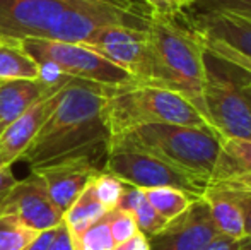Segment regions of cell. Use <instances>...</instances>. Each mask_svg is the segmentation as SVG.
<instances>
[{"label": "cell", "mask_w": 251, "mask_h": 250, "mask_svg": "<svg viewBox=\"0 0 251 250\" xmlns=\"http://www.w3.org/2000/svg\"><path fill=\"white\" fill-rule=\"evenodd\" d=\"M109 130L104 120V86L72 81L60 91L55 110L21 160L40 168L69 160H106Z\"/></svg>", "instance_id": "cell-1"}, {"label": "cell", "mask_w": 251, "mask_h": 250, "mask_svg": "<svg viewBox=\"0 0 251 250\" xmlns=\"http://www.w3.org/2000/svg\"><path fill=\"white\" fill-rule=\"evenodd\" d=\"M147 33L159 84L185 96L210 125L205 107V50L183 12L175 16L152 14L147 21Z\"/></svg>", "instance_id": "cell-2"}, {"label": "cell", "mask_w": 251, "mask_h": 250, "mask_svg": "<svg viewBox=\"0 0 251 250\" xmlns=\"http://www.w3.org/2000/svg\"><path fill=\"white\" fill-rule=\"evenodd\" d=\"M104 120L109 137L155 124L210 129L200 111L178 91L142 83L104 87Z\"/></svg>", "instance_id": "cell-3"}, {"label": "cell", "mask_w": 251, "mask_h": 250, "mask_svg": "<svg viewBox=\"0 0 251 250\" xmlns=\"http://www.w3.org/2000/svg\"><path fill=\"white\" fill-rule=\"evenodd\" d=\"M109 139L154 154L203 185L210 180L222 140L210 129L173 124L144 125Z\"/></svg>", "instance_id": "cell-4"}, {"label": "cell", "mask_w": 251, "mask_h": 250, "mask_svg": "<svg viewBox=\"0 0 251 250\" xmlns=\"http://www.w3.org/2000/svg\"><path fill=\"white\" fill-rule=\"evenodd\" d=\"M205 107L214 132L221 139H251V108L243 94L248 74L205 52Z\"/></svg>", "instance_id": "cell-5"}, {"label": "cell", "mask_w": 251, "mask_h": 250, "mask_svg": "<svg viewBox=\"0 0 251 250\" xmlns=\"http://www.w3.org/2000/svg\"><path fill=\"white\" fill-rule=\"evenodd\" d=\"M19 43L36 62L55 63L65 76L75 81L104 87H120L137 83L125 69L86 45L65 43L47 38H26Z\"/></svg>", "instance_id": "cell-6"}, {"label": "cell", "mask_w": 251, "mask_h": 250, "mask_svg": "<svg viewBox=\"0 0 251 250\" xmlns=\"http://www.w3.org/2000/svg\"><path fill=\"white\" fill-rule=\"evenodd\" d=\"M104 171L115 175L125 185H132L142 190L175 187L200 197L207 187L201 182L186 175L185 171L162 161L161 158L116 139H109L108 142Z\"/></svg>", "instance_id": "cell-7"}, {"label": "cell", "mask_w": 251, "mask_h": 250, "mask_svg": "<svg viewBox=\"0 0 251 250\" xmlns=\"http://www.w3.org/2000/svg\"><path fill=\"white\" fill-rule=\"evenodd\" d=\"M86 47L93 48L102 57L125 69L137 83L161 86L147 28H104L94 34Z\"/></svg>", "instance_id": "cell-8"}, {"label": "cell", "mask_w": 251, "mask_h": 250, "mask_svg": "<svg viewBox=\"0 0 251 250\" xmlns=\"http://www.w3.org/2000/svg\"><path fill=\"white\" fill-rule=\"evenodd\" d=\"M149 17L108 3L75 0L56 17L47 40L87 45L94 34L109 26H130L144 29L147 28Z\"/></svg>", "instance_id": "cell-9"}, {"label": "cell", "mask_w": 251, "mask_h": 250, "mask_svg": "<svg viewBox=\"0 0 251 250\" xmlns=\"http://www.w3.org/2000/svg\"><path fill=\"white\" fill-rule=\"evenodd\" d=\"M75 0H0V36L48 38L56 17Z\"/></svg>", "instance_id": "cell-10"}, {"label": "cell", "mask_w": 251, "mask_h": 250, "mask_svg": "<svg viewBox=\"0 0 251 250\" xmlns=\"http://www.w3.org/2000/svg\"><path fill=\"white\" fill-rule=\"evenodd\" d=\"M0 213L14 214L38 233L63 223V213L55 206L45 182L34 171L24 180H17V184L3 195Z\"/></svg>", "instance_id": "cell-11"}, {"label": "cell", "mask_w": 251, "mask_h": 250, "mask_svg": "<svg viewBox=\"0 0 251 250\" xmlns=\"http://www.w3.org/2000/svg\"><path fill=\"white\" fill-rule=\"evenodd\" d=\"M219 237L205 200L199 197L190 207L149 238L151 250H201Z\"/></svg>", "instance_id": "cell-12"}, {"label": "cell", "mask_w": 251, "mask_h": 250, "mask_svg": "<svg viewBox=\"0 0 251 250\" xmlns=\"http://www.w3.org/2000/svg\"><path fill=\"white\" fill-rule=\"evenodd\" d=\"M33 171L45 182L55 206L65 213L74 200L87 189L93 178L104 171V168L89 160H69L34 168Z\"/></svg>", "instance_id": "cell-13"}, {"label": "cell", "mask_w": 251, "mask_h": 250, "mask_svg": "<svg viewBox=\"0 0 251 250\" xmlns=\"http://www.w3.org/2000/svg\"><path fill=\"white\" fill-rule=\"evenodd\" d=\"M183 16L199 36L221 41L232 50L251 57V17L227 12H183Z\"/></svg>", "instance_id": "cell-14"}, {"label": "cell", "mask_w": 251, "mask_h": 250, "mask_svg": "<svg viewBox=\"0 0 251 250\" xmlns=\"http://www.w3.org/2000/svg\"><path fill=\"white\" fill-rule=\"evenodd\" d=\"M60 91L41 100L0 134V165L12 167L14 161L23 158V154L26 153V149L31 146L40 129L47 122V118L55 110L60 100Z\"/></svg>", "instance_id": "cell-15"}, {"label": "cell", "mask_w": 251, "mask_h": 250, "mask_svg": "<svg viewBox=\"0 0 251 250\" xmlns=\"http://www.w3.org/2000/svg\"><path fill=\"white\" fill-rule=\"evenodd\" d=\"M207 185L251 189V139L221 140V153Z\"/></svg>", "instance_id": "cell-16"}, {"label": "cell", "mask_w": 251, "mask_h": 250, "mask_svg": "<svg viewBox=\"0 0 251 250\" xmlns=\"http://www.w3.org/2000/svg\"><path fill=\"white\" fill-rule=\"evenodd\" d=\"M53 93L40 79L0 81V134Z\"/></svg>", "instance_id": "cell-17"}, {"label": "cell", "mask_w": 251, "mask_h": 250, "mask_svg": "<svg viewBox=\"0 0 251 250\" xmlns=\"http://www.w3.org/2000/svg\"><path fill=\"white\" fill-rule=\"evenodd\" d=\"M200 197L207 204L219 235L234 238V240L245 238L243 209L231 189L221 187V185H207Z\"/></svg>", "instance_id": "cell-18"}, {"label": "cell", "mask_w": 251, "mask_h": 250, "mask_svg": "<svg viewBox=\"0 0 251 250\" xmlns=\"http://www.w3.org/2000/svg\"><path fill=\"white\" fill-rule=\"evenodd\" d=\"M116 207L130 211L133 214V218H135L139 231L142 235H146L147 238H152L154 235H157L166 226V223H168L164 218L159 216L157 211L149 204L144 190L132 187V185H125L123 195Z\"/></svg>", "instance_id": "cell-19"}, {"label": "cell", "mask_w": 251, "mask_h": 250, "mask_svg": "<svg viewBox=\"0 0 251 250\" xmlns=\"http://www.w3.org/2000/svg\"><path fill=\"white\" fill-rule=\"evenodd\" d=\"M40 65L16 40L0 41V81L38 79Z\"/></svg>", "instance_id": "cell-20"}, {"label": "cell", "mask_w": 251, "mask_h": 250, "mask_svg": "<svg viewBox=\"0 0 251 250\" xmlns=\"http://www.w3.org/2000/svg\"><path fill=\"white\" fill-rule=\"evenodd\" d=\"M108 213L109 211H106L101 206L100 200L94 197L89 184L87 189L74 200L72 206L63 213V224L69 228L74 238H77L82 231H86L89 226H93L94 223L102 220Z\"/></svg>", "instance_id": "cell-21"}, {"label": "cell", "mask_w": 251, "mask_h": 250, "mask_svg": "<svg viewBox=\"0 0 251 250\" xmlns=\"http://www.w3.org/2000/svg\"><path fill=\"white\" fill-rule=\"evenodd\" d=\"M147 200L152 207L159 213V216L164 218L166 221H173L175 218L181 216L190 204L199 197L192 195V194L179 190L175 187H155L144 190Z\"/></svg>", "instance_id": "cell-22"}, {"label": "cell", "mask_w": 251, "mask_h": 250, "mask_svg": "<svg viewBox=\"0 0 251 250\" xmlns=\"http://www.w3.org/2000/svg\"><path fill=\"white\" fill-rule=\"evenodd\" d=\"M36 235L38 231L26 226L14 214L0 213V250H23Z\"/></svg>", "instance_id": "cell-23"}, {"label": "cell", "mask_w": 251, "mask_h": 250, "mask_svg": "<svg viewBox=\"0 0 251 250\" xmlns=\"http://www.w3.org/2000/svg\"><path fill=\"white\" fill-rule=\"evenodd\" d=\"M91 189H93L94 197L101 202V206L106 211H113L116 209L120 199H122L125 184L115 175L108 173V171H101L93 178Z\"/></svg>", "instance_id": "cell-24"}, {"label": "cell", "mask_w": 251, "mask_h": 250, "mask_svg": "<svg viewBox=\"0 0 251 250\" xmlns=\"http://www.w3.org/2000/svg\"><path fill=\"white\" fill-rule=\"evenodd\" d=\"M77 250H113L115 249V240L109 231L106 216L89 226L86 231L75 238Z\"/></svg>", "instance_id": "cell-25"}, {"label": "cell", "mask_w": 251, "mask_h": 250, "mask_svg": "<svg viewBox=\"0 0 251 250\" xmlns=\"http://www.w3.org/2000/svg\"><path fill=\"white\" fill-rule=\"evenodd\" d=\"M186 12H227L251 17V0H192Z\"/></svg>", "instance_id": "cell-26"}, {"label": "cell", "mask_w": 251, "mask_h": 250, "mask_svg": "<svg viewBox=\"0 0 251 250\" xmlns=\"http://www.w3.org/2000/svg\"><path fill=\"white\" fill-rule=\"evenodd\" d=\"M106 221H108L109 231H111V237L115 240V244H122V242L130 240L132 237H135L139 231L137 226V221L133 218V214L130 211L125 209H113L106 214Z\"/></svg>", "instance_id": "cell-27"}, {"label": "cell", "mask_w": 251, "mask_h": 250, "mask_svg": "<svg viewBox=\"0 0 251 250\" xmlns=\"http://www.w3.org/2000/svg\"><path fill=\"white\" fill-rule=\"evenodd\" d=\"M197 36H199V34H197ZM199 38H200V43L205 52H208V54L214 55V57L222 58V60L232 63L234 67L245 70V72H248L251 76V57H246V55L232 50L231 47L221 43V41L207 40V38H201V36H199Z\"/></svg>", "instance_id": "cell-28"}, {"label": "cell", "mask_w": 251, "mask_h": 250, "mask_svg": "<svg viewBox=\"0 0 251 250\" xmlns=\"http://www.w3.org/2000/svg\"><path fill=\"white\" fill-rule=\"evenodd\" d=\"M231 189L238 197V202L243 209V220H245V238L251 242V189Z\"/></svg>", "instance_id": "cell-29"}, {"label": "cell", "mask_w": 251, "mask_h": 250, "mask_svg": "<svg viewBox=\"0 0 251 250\" xmlns=\"http://www.w3.org/2000/svg\"><path fill=\"white\" fill-rule=\"evenodd\" d=\"M86 2H100V3H108V5H115L120 9H125L128 12L139 14V16H152V10L149 9L144 0H86Z\"/></svg>", "instance_id": "cell-30"}, {"label": "cell", "mask_w": 251, "mask_h": 250, "mask_svg": "<svg viewBox=\"0 0 251 250\" xmlns=\"http://www.w3.org/2000/svg\"><path fill=\"white\" fill-rule=\"evenodd\" d=\"M48 250H77L75 238H74V235L70 233L69 228L63 223L56 228V235Z\"/></svg>", "instance_id": "cell-31"}, {"label": "cell", "mask_w": 251, "mask_h": 250, "mask_svg": "<svg viewBox=\"0 0 251 250\" xmlns=\"http://www.w3.org/2000/svg\"><path fill=\"white\" fill-rule=\"evenodd\" d=\"M201 250H248V247H246L245 238L234 240V238H227L219 235L217 238H214L207 247H203Z\"/></svg>", "instance_id": "cell-32"}, {"label": "cell", "mask_w": 251, "mask_h": 250, "mask_svg": "<svg viewBox=\"0 0 251 250\" xmlns=\"http://www.w3.org/2000/svg\"><path fill=\"white\" fill-rule=\"evenodd\" d=\"M56 228H58V226H56ZM56 228L40 231V233L36 235V238H34L29 245H26L23 250H48V249H50V245H51V242H53V238H55V235H56Z\"/></svg>", "instance_id": "cell-33"}, {"label": "cell", "mask_w": 251, "mask_h": 250, "mask_svg": "<svg viewBox=\"0 0 251 250\" xmlns=\"http://www.w3.org/2000/svg\"><path fill=\"white\" fill-rule=\"evenodd\" d=\"M149 5L152 14H161V16H175L179 14L181 10H178V7L173 3V0H144Z\"/></svg>", "instance_id": "cell-34"}, {"label": "cell", "mask_w": 251, "mask_h": 250, "mask_svg": "<svg viewBox=\"0 0 251 250\" xmlns=\"http://www.w3.org/2000/svg\"><path fill=\"white\" fill-rule=\"evenodd\" d=\"M113 250H151V242L146 235L137 233L135 237H132L130 240L116 244Z\"/></svg>", "instance_id": "cell-35"}, {"label": "cell", "mask_w": 251, "mask_h": 250, "mask_svg": "<svg viewBox=\"0 0 251 250\" xmlns=\"http://www.w3.org/2000/svg\"><path fill=\"white\" fill-rule=\"evenodd\" d=\"M16 184H17V178L14 177L12 167L0 165V194H7Z\"/></svg>", "instance_id": "cell-36"}, {"label": "cell", "mask_w": 251, "mask_h": 250, "mask_svg": "<svg viewBox=\"0 0 251 250\" xmlns=\"http://www.w3.org/2000/svg\"><path fill=\"white\" fill-rule=\"evenodd\" d=\"M246 74H248V72H246ZM241 89H243V94H245L246 101H248V105H250V108H251V76H250V74L245 77V81H243Z\"/></svg>", "instance_id": "cell-37"}, {"label": "cell", "mask_w": 251, "mask_h": 250, "mask_svg": "<svg viewBox=\"0 0 251 250\" xmlns=\"http://www.w3.org/2000/svg\"><path fill=\"white\" fill-rule=\"evenodd\" d=\"M173 3H175V5L178 7V10L185 12V10L188 9L190 5H192V0H173Z\"/></svg>", "instance_id": "cell-38"}, {"label": "cell", "mask_w": 251, "mask_h": 250, "mask_svg": "<svg viewBox=\"0 0 251 250\" xmlns=\"http://www.w3.org/2000/svg\"><path fill=\"white\" fill-rule=\"evenodd\" d=\"M246 240V238H245ZM246 247H248V250H251V242L250 240H246Z\"/></svg>", "instance_id": "cell-39"}, {"label": "cell", "mask_w": 251, "mask_h": 250, "mask_svg": "<svg viewBox=\"0 0 251 250\" xmlns=\"http://www.w3.org/2000/svg\"><path fill=\"white\" fill-rule=\"evenodd\" d=\"M3 195H5V194H0V202H2V199H3Z\"/></svg>", "instance_id": "cell-40"}, {"label": "cell", "mask_w": 251, "mask_h": 250, "mask_svg": "<svg viewBox=\"0 0 251 250\" xmlns=\"http://www.w3.org/2000/svg\"><path fill=\"white\" fill-rule=\"evenodd\" d=\"M3 40H7V38H2V36H0V41H3Z\"/></svg>", "instance_id": "cell-41"}]
</instances>
